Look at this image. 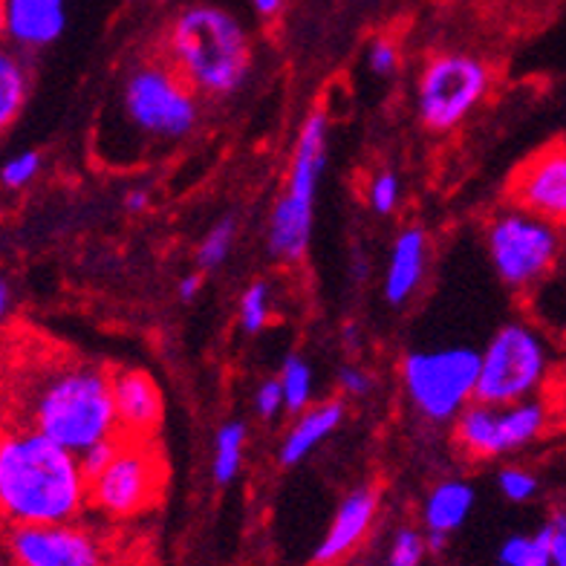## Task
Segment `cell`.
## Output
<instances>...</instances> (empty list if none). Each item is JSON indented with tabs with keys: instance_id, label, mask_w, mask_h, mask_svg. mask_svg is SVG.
Masks as SVG:
<instances>
[{
	"instance_id": "44dd1931",
	"label": "cell",
	"mask_w": 566,
	"mask_h": 566,
	"mask_svg": "<svg viewBox=\"0 0 566 566\" xmlns=\"http://www.w3.org/2000/svg\"><path fill=\"white\" fill-rule=\"evenodd\" d=\"M249 428L240 419H229L217 428L214 433V454H211V478L217 485L234 483V478L243 469V457H247Z\"/></svg>"
},
{
	"instance_id": "8fae6325",
	"label": "cell",
	"mask_w": 566,
	"mask_h": 566,
	"mask_svg": "<svg viewBox=\"0 0 566 566\" xmlns=\"http://www.w3.org/2000/svg\"><path fill=\"white\" fill-rule=\"evenodd\" d=\"M165 485V462L150 440H125L102 474L90 480L87 497L96 512L125 521L157 503Z\"/></svg>"
},
{
	"instance_id": "2e32d148",
	"label": "cell",
	"mask_w": 566,
	"mask_h": 566,
	"mask_svg": "<svg viewBox=\"0 0 566 566\" xmlns=\"http://www.w3.org/2000/svg\"><path fill=\"white\" fill-rule=\"evenodd\" d=\"M7 41L21 53L53 46L67 30V0H3Z\"/></svg>"
},
{
	"instance_id": "4fadbf2b",
	"label": "cell",
	"mask_w": 566,
	"mask_h": 566,
	"mask_svg": "<svg viewBox=\"0 0 566 566\" xmlns=\"http://www.w3.org/2000/svg\"><path fill=\"white\" fill-rule=\"evenodd\" d=\"M509 202L566 231V139L535 150L509 179Z\"/></svg>"
},
{
	"instance_id": "5bb4252c",
	"label": "cell",
	"mask_w": 566,
	"mask_h": 566,
	"mask_svg": "<svg viewBox=\"0 0 566 566\" xmlns=\"http://www.w3.org/2000/svg\"><path fill=\"white\" fill-rule=\"evenodd\" d=\"M381 492L376 485H356L347 497L338 503L329 530L324 532L321 544L313 552V566H338L350 558L358 546L370 535L373 523L379 517Z\"/></svg>"
},
{
	"instance_id": "1f68e13d",
	"label": "cell",
	"mask_w": 566,
	"mask_h": 566,
	"mask_svg": "<svg viewBox=\"0 0 566 566\" xmlns=\"http://www.w3.org/2000/svg\"><path fill=\"white\" fill-rule=\"evenodd\" d=\"M119 446H122V437H111V440L98 442V446H90L87 451L78 454V462H82V471H84V478H87V483L111 465L113 457L119 454Z\"/></svg>"
},
{
	"instance_id": "30bf717a",
	"label": "cell",
	"mask_w": 566,
	"mask_h": 566,
	"mask_svg": "<svg viewBox=\"0 0 566 566\" xmlns=\"http://www.w3.org/2000/svg\"><path fill=\"white\" fill-rule=\"evenodd\" d=\"M549 428V408L541 399L514 405L474 402L454 419V446L471 460H497L537 442Z\"/></svg>"
},
{
	"instance_id": "836d02e7",
	"label": "cell",
	"mask_w": 566,
	"mask_h": 566,
	"mask_svg": "<svg viewBox=\"0 0 566 566\" xmlns=\"http://www.w3.org/2000/svg\"><path fill=\"white\" fill-rule=\"evenodd\" d=\"M338 385H342L344 396L350 399H365L373 390V376L361 365H344L338 370Z\"/></svg>"
},
{
	"instance_id": "6da1fadb",
	"label": "cell",
	"mask_w": 566,
	"mask_h": 566,
	"mask_svg": "<svg viewBox=\"0 0 566 566\" xmlns=\"http://www.w3.org/2000/svg\"><path fill=\"white\" fill-rule=\"evenodd\" d=\"M44 433L73 454L119 437L113 373L73 356L23 365L7 390V419Z\"/></svg>"
},
{
	"instance_id": "f35d334b",
	"label": "cell",
	"mask_w": 566,
	"mask_h": 566,
	"mask_svg": "<svg viewBox=\"0 0 566 566\" xmlns=\"http://www.w3.org/2000/svg\"><path fill=\"white\" fill-rule=\"evenodd\" d=\"M7 313H9V286L7 281L0 277V321L7 318Z\"/></svg>"
},
{
	"instance_id": "7c38bea8",
	"label": "cell",
	"mask_w": 566,
	"mask_h": 566,
	"mask_svg": "<svg viewBox=\"0 0 566 566\" xmlns=\"http://www.w3.org/2000/svg\"><path fill=\"white\" fill-rule=\"evenodd\" d=\"M15 566H105V546L78 523L12 526L7 537Z\"/></svg>"
},
{
	"instance_id": "e575fe53",
	"label": "cell",
	"mask_w": 566,
	"mask_h": 566,
	"mask_svg": "<svg viewBox=\"0 0 566 566\" xmlns=\"http://www.w3.org/2000/svg\"><path fill=\"white\" fill-rule=\"evenodd\" d=\"M544 526L549 532L552 566H566V509H555Z\"/></svg>"
},
{
	"instance_id": "8d00e7d4",
	"label": "cell",
	"mask_w": 566,
	"mask_h": 566,
	"mask_svg": "<svg viewBox=\"0 0 566 566\" xmlns=\"http://www.w3.org/2000/svg\"><path fill=\"white\" fill-rule=\"evenodd\" d=\"M125 209L130 211V214H142V211H148L150 206V195L148 188H130V191H125Z\"/></svg>"
},
{
	"instance_id": "9a60e30c",
	"label": "cell",
	"mask_w": 566,
	"mask_h": 566,
	"mask_svg": "<svg viewBox=\"0 0 566 566\" xmlns=\"http://www.w3.org/2000/svg\"><path fill=\"white\" fill-rule=\"evenodd\" d=\"M113 405L125 440H150L163 424V394L148 370L122 367L113 373Z\"/></svg>"
},
{
	"instance_id": "f1b7e54d",
	"label": "cell",
	"mask_w": 566,
	"mask_h": 566,
	"mask_svg": "<svg viewBox=\"0 0 566 566\" xmlns=\"http://www.w3.org/2000/svg\"><path fill=\"white\" fill-rule=\"evenodd\" d=\"M424 552H428V544H424L422 532L413 530V526H402L390 541L385 566H419Z\"/></svg>"
},
{
	"instance_id": "e0dca14e",
	"label": "cell",
	"mask_w": 566,
	"mask_h": 566,
	"mask_svg": "<svg viewBox=\"0 0 566 566\" xmlns=\"http://www.w3.org/2000/svg\"><path fill=\"white\" fill-rule=\"evenodd\" d=\"M428 258H431L428 231L422 226H408L396 234L385 269V283H381V295L390 306L402 310L417 298L428 275Z\"/></svg>"
},
{
	"instance_id": "d4e9b609",
	"label": "cell",
	"mask_w": 566,
	"mask_h": 566,
	"mask_svg": "<svg viewBox=\"0 0 566 566\" xmlns=\"http://www.w3.org/2000/svg\"><path fill=\"white\" fill-rule=\"evenodd\" d=\"M234 240H238V217H220V220L206 231V238L200 240V247H197V269H200V272H214V269L223 266V263L229 261L231 249H234Z\"/></svg>"
},
{
	"instance_id": "9c48e42d",
	"label": "cell",
	"mask_w": 566,
	"mask_h": 566,
	"mask_svg": "<svg viewBox=\"0 0 566 566\" xmlns=\"http://www.w3.org/2000/svg\"><path fill=\"white\" fill-rule=\"evenodd\" d=\"M492 67L480 55L437 53L424 61L413 87L417 122L428 134H451L492 93Z\"/></svg>"
},
{
	"instance_id": "ffe728a7",
	"label": "cell",
	"mask_w": 566,
	"mask_h": 566,
	"mask_svg": "<svg viewBox=\"0 0 566 566\" xmlns=\"http://www.w3.org/2000/svg\"><path fill=\"white\" fill-rule=\"evenodd\" d=\"M30 98V67L21 50L0 44V134L15 125Z\"/></svg>"
},
{
	"instance_id": "74e56055",
	"label": "cell",
	"mask_w": 566,
	"mask_h": 566,
	"mask_svg": "<svg viewBox=\"0 0 566 566\" xmlns=\"http://www.w3.org/2000/svg\"><path fill=\"white\" fill-rule=\"evenodd\" d=\"M283 7H286V0H252V9L263 21H272V18L281 15Z\"/></svg>"
},
{
	"instance_id": "d590c367",
	"label": "cell",
	"mask_w": 566,
	"mask_h": 566,
	"mask_svg": "<svg viewBox=\"0 0 566 566\" xmlns=\"http://www.w3.org/2000/svg\"><path fill=\"white\" fill-rule=\"evenodd\" d=\"M200 290H202V275H200V272H188V275L179 277L177 298L186 301V304H191V301H195L197 295H200Z\"/></svg>"
},
{
	"instance_id": "ac0fdd59",
	"label": "cell",
	"mask_w": 566,
	"mask_h": 566,
	"mask_svg": "<svg viewBox=\"0 0 566 566\" xmlns=\"http://www.w3.org/2000/svg\"><path fill=\"white\" fill-rule=\"evenodd\" d=\"M344 419H347V405L342 399H327V402L310 405L304 413L295 417L292 428L281 440V448H277L281 469H295L298 462H304L321 442L342 428Z\"/></svg>"
},
{
	"instance_id": "4dcf8cb0",
	"label": "cell",
	"mask_w": 566,
	"mask_h": 566,
	"mask_svg": "<svg viewBox=\"0 0 566 566\" xmlns=\"http://www.w3.org/2000/svg\"><path fill=\"white\" fill-rule=\"evenodd\" d=\"M402 64V55H399V46L390 38H373L370 46H367V67H370L373 75H379V78H390L396 75Z\"/></svg>"
},
{
	"instance_id": "83f0119b",
	"label": "cell",
	"mask_w": 566,
	"mask_h": 566,
	"mask_svg": "<svg viewBox=\"0 0 566 566\" xmlns=\"http://www.w3.org/2000/svg\"><path fill=\"white\" fill-rule=\"evenodd\" d=\"M497 489L509 503H530L541 492V480L523 465H506L497 471Z\"/></svg>"
},
{
	"instance_id": "3957f363",
	"label": "cell",
	"mask_w": 566,
	"mask_h": 566,
	"mask_svg": "<svg viewBox=\"0 0 566 566\" xmlns=\"http://www.w3.org/2000/svg\"><path fill=\"white\" fill-rule=\"evenodd\" d=\"M87 489L78 454L32 428L0 422V517L9 526L78 521Z\"/></svg>"
},
{
	"instance_id": "ab89813d",
	"label": "cell",
	"mask_w": 566,
	"mask_h": 566,
	"mask_svg": "<svg viewBox=\"0 0 566 566\" xmlns=\"http://www.w3.org/2000/svg\"><path fill=\"white\" fill-rule=\"evenodd\" d=\"M7 41V9H3V0H0V44Z\"/></svg>"
},
{
	"instance_id": "ba28073f",
	"label": "cell",
	"mask_w": 566,
	"mask_h": 566,
	"mask_svg": "<svg viewBox=\"0 0 566 566\" xmlns=\"http://www.w3.org/2000/svg\"><path fill=\"white\" fill-rule=\"evenodd\" d=\"M552 353L541 327L530 321H506L480 350L474 399L485 405H514L535 399L549 379Z\"/></svg>"
},
{
	"instance_id": "cb8c5ba5",
	"label": "cell",
	"mask_w": 566,
	"mask_h": 566,
	"mask_svg": "<svg viewBox=\"0 0 566 566\" xmlns=\"http://www.w3.org/2000/svg\"><path fill=\"white\" fill-rule=\"evenodd\" d=\"M500 566H552L549 532L546 526L535 535H512L503 541L497 552Z\"/></svg>"
},
{
	"instance_id": "277c9868",
	"label": "cell",
	"mask_w": 566,
	"mask_h": 566,
	"mask_svg": "<svg viewBox=\"0 0 566 566\" xmlns=\"http://www.w3.org/2000/svg\"><path fill=\"white\" fill-rule=\"evenodd\" d=\"M165 61L200 98L234 96L252 73V38L231 9L197 0L177 9L165 30Z\"/></svg>"
},
{
	"instance_id": "5b68a950",
	"label": "cell",
	"mask_w": 566,
	"mask_h": 566,
	"mask_svg": "<svg viewBox=\"0 0 566 566\" xmlns=\"http://www.w3.org/2000/svg\"><path fill=\"white\" fill-rule=\"evenodd\" d=\"M329 122L327 113L315 111L304 119L292 150L286 186L272 206L266 229V249L277 263L298 266L310 252L315 226V197L327 168Z\"/></svg>"
},
{
	"instance_id": "7a4b0ae2",
	"label": "cell",
	"mask_w": 566,
	"mask_h": 566,
	"mask_svg": "<svg viewBox=\"0 0 566 566\" xmlns=\"http://www.w3.org/2000/svg\"><path fill=\"white\" fill-rule=\"evenodd\" d=\"M200 116V96L168 61H139L98 116L96 157L113 168L142 165L195 136Z\"/></svg>"
},
{
	"instance_id": "8992f818",
	"label": "cell",
	"mask_w": 566,
	"mask_h": 566,
	"mask_svg": "<svg viewBox=\"0 0 566 566\" xmlns=\"http://www.w3.org/2000/svg\"><path fill=\"white\" fill-rule=\"evenodd\" d=\"M483 243L494 275L521 298L566 263V231L512 202L485 220Z\"/></svg>"
},
{
	"instance_id": "603a6c76",
	"label": "cell",
	"mask_w": 566,
	"mask_h": 566,
	"mask_svg": "<svg viewBox=\"0 0 566 566\" xmlns=\"http://www.w3.org/2000/svg\"><path fill=\"white\" fill-rule=\"evenodd\" d=\"M277 379H281L286 413L298 417V413H304V410L313 405L315 373H313V367H310V361H306V358H301L298 353H290V356L283 358Z\"/></svg>"
},
{
	"instance_id": "d6986e66",
	"label": "cell",
	"mask_w": 566,
	"mask_h": 566,
	"mask_svg": "<svg viewBox=\"0 0 566 566\" xmlns=\"http://www.w3.org/2000/svg\"><path fill=\"white\" fill-rule=\"evenodd\" d=\"M474 503H478V492L465 480L448 478L437 483L422 506L424 535H454L462 523L469 521Z\"/></svg>"
},
{
	"instance_id": "52a82bcc",
	"label": "cell",
	"mask_w": 566,
	"mask_h": 566,
	"mask_svg": "<svg viewBox=\"0 0 566 566\" xmlns=\"http://www.w3.org/2000/svg\"><path fill=\"white\" fill-rule=\"evenodd\" d=\"M408 405L422 422L454 424L474 402L480 376V350L469 344L410 350L399 365Z\"/></svg>"
},
{
	"instance_id": "f546056e",
	"label": "cell",
	"mask_w": 566,
	"mask_h": 566,
	"mask_svg": "<svg viewBox=\"0 0 566 566\" xmlns=\"http://www.w3.org/2000/svg\"><path fill=\"white\" fill-rule=\"evenodd\" d=\"M41 174V154L38 150H21L15 157H9L0 168V186L9 191H21Z\"/></svg>"
},
{
	"instance_id": "484cf974",
	"label": "cell",
	"mask_w": 566,
	"mask_h": 566,
	"mask_svg": "<svg viewBox=\"0 0 566 566\" xmlns=\"http://www.w3.org/2000/svg\"><path fill=\"white\" fill-rule=\"evenodd\" d=\"M269 318H272V286L269 281H252L240 295L238 304V321L243 333L258 336L261 329H266Z\"/></svg>"
},
{
	"instance_id": "4316f807",
	"label": "cell",
	"mask_w": 566,
	"mask_h": 566,
	"mask_svg": "<svg viewBox=\"0 0 566 566\" xmlns=\"http://www.w3.org/2000/svg\"><path fill=\"white\" fill-rule=\"evenodd\" d=\"M402 200V182L396 171H376L367 182V206L373 214L390 217Z\"/></svg>"
},
{
	"instance_id": "d6a6232c",
	"label": "cell",
	"mask_w": 566,
	"mask_h": 566,
	"mask_svg": "<svg viewBox=\"0 0 566 566\" xmlns=\"http://www.w3.org/2000/svg\"><path fill=\"white\" fill-rule=\"evenodd\" d=\"M286 410V402H283V388L281 379H263L254 390V413L261 419H277Z\"/></svg>"
},
{
	"instance_id": "7402d4cb",
	"label": "cell",
	"mask_w": 566,
	"mask_h": 566,
	"mask_svg": "<svg viewBox=\"0 0 566 566\" xmlns=\"http://www.w3.org/2000/svg\"><path fill=\"white\" fill-rule=\"evenodd\" d=\"M523 301L530 304L535 327L566 333V263L558 272H552L544 283H537Z\"/></svg>"
}]
</instances>
